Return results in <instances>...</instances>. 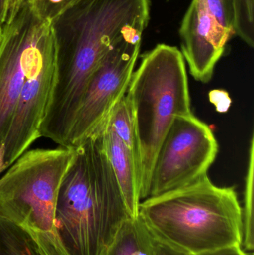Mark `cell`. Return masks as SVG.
<instances>
[{"mask_svg": "<svg viewBox=\"0 0 254 255\" xmlns=\"http://www.w3.org/2000/svg\"><path fill=\"white\" fill-rule=\"evenodd\" d=\"M153 236L155 255H191L182 251L157 237Z\"/></svg>", "mask_w": 254, "mask_h": 255, "instance_id": "cell-19", "label": "cell"}, {"mask_svg": "<svg viewBox=\"0 0 254 255\" xmlns=\"http://www.w3.org/2000/svg\"><path fill=\"white\" fill-rule=\"evenodd\" d=\"M206 8L219 26L228 35H235L234 0H203Z\"/></svg>", "mask_w": 254, "mask_h": 255, "instance_id": "cell-17", "label": "cell"}, {"mask_svg": "<svg viewBox=\"0 0 254 255\" xmlns=\"http://www.w3.org/2000/svg\"><path fill=\"white\" fill-rule=\"evenodd\" d=\"M139 216L154 236L191 255L242 246L243 208L233 187L207 175L140 202Z\"/></svg>", "mask_w": 254, "mask_h": 255, "instance_id": "cell-3", "label": "cell"}, {"mask_svg": "<svg viewBox=\"0 0 254 255\" xmlns=\"http://www.w3.org/2000/svg\"><path fill=\"white\" fill-rule=\"evenodd\" d=\"M134 118L140 199L149 197L157 154L177 117L191 112L186 64L175 46L158 44L143 55L126 93Z\"/></svg>", "mask_w": 254, "mask_h": 255, "instance_id": "cell-4", "label": "cell"}, {"mask_svg": "<svg viewBox=\"0 0 254 255\" xmlns=\"http://www.w3.org/2000/svg\"><path fill=\"white\" fill-rule=\"evenodd\" d=\"M141 31L121 39L103 58L89 79L76 112L67 146L76 147L92 136L126 94L141 46Z\"/></svg>", "mask_w": 254, "mask_h": 255, "instance_id": "cell-8", "label": "cell"}, {"mask_svg": "<svg viewBox=\"0 0 254 255\" xmlns=\"http://www.w3.org/2000/svg\"><path fill=\"white\" fill-rule=\"evenodd\" d=\"M10 2V0H0V27L1 28L7 21Z\"/></svg>", "mask_w": 254, "mask_h": 255, "instance_id": "cell-21", "label": "cell"}, {"mask_svg": "<svg viewBox=\"0 0 254 255\" xmlns=\"http://www.w3.org/2000/svg\"><path fill=\"white\" fill-rule=\"evenodd\" d=\"M50 19L39 14L25 0L16 14L1 28L0 40V151L25 81L37 39Z\"/></svg>", "mask_w": 254, "mask_h": 255, "instance_id": "cell-9", "label": "cell"}, {"mask_svg": "<svg viewBox=\"0 0 254 255\" xmlns=\"http://www.w3.org/2000/svg\"><path fill=\"white\" fill-rule=\"evenodd\" d=\"M104 124L116 136L137 154L135 126L129 101L126 94L117 103Z\"/></svg>", "mask_w": 254, "mask_h": 255, "instance_id": "cell-13", "label": "cell"}, {"mask_svg": "<svg viewBox=\"0 0 254 255\" xmlns=\"http://www.w3.org/2000/svg\"><path fill=\"white\" fill-rule=\"evenodd\" d=\"M1 27H0V40H1Z\"/></svg>", "mask_w": 254, "mask_h": 255, "instance_id": "cell-23", "label": "cell"}, {"mask_svg": "<svg viewBox=\"0 0 254 255\" xmlns=\"http://www.w3.org/2000/svg\"><path fill=\"white\" fill-rule=\"evenodd\" d=\"M0 255H40L30 237L0 217Z\"/></svg>", "mask_w": 254, "mask_h": 255, "instance_id": "cell-14", "label": "cell"}, {"mask_svg": "<svg viewBox=\"0 0 254 255\" xmlns=\"http://www.w3.org/2000/svg\"><path fill=\"white\" fill-rule=\"evenodd\" d=\"M102 255H155L153 236L140 216L123 223Z\"/></svg>", "mask_w": 254, "mask_h": 255, "instance_id": "cell-12", "label": "cell"}, {"mask_svg": "<svg viewBox=\"0 0 254 255\" xmlns=\"http://www.w3.org/2000/svg\"><path fill=\"white\" fill-rule=\"evenodd\" d=\"M218 152L219 144L205 123L192 113L177 117L157 154L148 198L182 188L201 179L207 175Z\"/></svg>", "mask_w": 254, "mask_h": 255, "instance_id": "cell-6", "label": "cell"}, {"mask_svg": "<svg viewBox=\"0 0 254 255\" xmlns=\"http://www.w3.org/2000/svg\"><path fill=\"white\" fill-rule=\"evenodd\" d=\"M130 218L96 130L76 147L60 184L55 210L60 241L68 255H102Z\"/></svg>", "mask_w": 254, "mask_h": 255, "instance_id": "cell-2", "label": "cell"}, {"mask_svg": "<svg viewBox=\"0 0 254 255\" xmlns=\"http://www.w3.org/2000/svg\"><path fill=\"white\" fill-rule=\"evenodd\" d=\"M254 136L251 142L249 167L246 181L244 207L243 208V243L245 250L252 251L254 237Z\"/></svg>", "mask_w": 254, "mask_h": 255, "instance_id": "cell-15", "label": "cell"}, {"mask_svg": "<svg viewBox=\"0 0 254 255\" xmlns=\"http://www.w3.org/2000/svg\"><path fill=\"white\" fill-rule=\"evenodd\" d=\"M235 35L248 46H254V0H234Z\"/></svg>", "mask_w": 254, "mask_h": 255, "instance_id": "cell-16", "label": "cell"}, {"mask_svg": "<svg viewBox=\"0 0 254 255\" xmlns=\"http://www.w3.org/2000/svg\"><path fill=\"white\" fill-rule=\"evenodd\" d=\"M40 16L46 19H55L69 7L80 0H29Z\"/></svg>", "mask_w": 254, "mask_h": 255, "instance_id": "cell-18", "label": "cell"}, {"mask_svg": "<svg viewBox=\"0 0 254 255\" xmlns=\"http://www.w3.org/2000/svg\"><path fill=\"white\" fill-rule=\"evenodd\" d=\"M76 147L25 151L0 178V217L20 228L40 255H68L55 224L58 190Z\"/></svg>", "mask_w": 254, "mask_h": 255, "instance_id": "cell-5", "label": "cell"}, {"mask_svg": "<svg viewBox=\"0 0 254 255\" xmlns=\"http://www.w3.org/2000/svg\"><path fill=\"white\" fill-rule=\"evenodd\" d=\"M56 77V47L52 21L42 30L21 88L2 148V171L40 137Z\"/></svg>", "mask_w": 254, "mask_h": 255, "instance_id": "cell-7", "label": "cell"}, {"mask_svg": "<svg viewBox=\"0 0 254 255\" xmlns=\"http://www.w3.org/2000/svg\"><path fill=\"white\" fill-rule=\"evenodd\" d=\"M181 53L195 80L208 83L231 36L219 26L203 0H192L179 31Z\"/></svg>", "mask_w": 254, "mask_h": 255, "instance_id": "cell-10", "label": "cell"}, {"mask_svg": "<svg viewBox=\"0 0 254 255\" xmlns=\"http://www.w3.org/2000/svg\"><path fill=\"white\" fill-rule=\"evenodd\" d=\"M149 11V0H80L52 19L56 77L41 137L67 146L91 76L118 41L143 32Z\"/></svg>", "mask_w": 254, "mask_h": 255, "instance_id": "cell-1", "label": "cell"}, {"mask_svg": "<svg viewBox=\"0 0 254 255\" xmlns=\"http://www.w3.org/2000/svg\"><path fill=\"white\" fill-rule=\"evenodd\" d=\"M24 1L25 0H10L8 16H7V19H10V18L13 17L16 14V12L20 8Z\"/></svg>", "mask_w": 254, "mask_h": 255, "instance_id": "cell-22", "label": "cell"}, {"mask_svg": "<svg viewBox=\"0 0 254 255\" xmlns=\"http://www.w3.org/2000/svg\"><path fill=\"white\" fill-rule=\"evenodd\" d=\"M96 130L101 133L104 151L113 168L128 211L131 217L137 218L141 202L137 154L104 123Z\"/></svg>", "mask_w": 254, "mask_h": 255, "instance_id": "cell-11", "label": "cell"}, {"mask_svg": "<svg viewBox=\"0 0 254 255\" xmlns=\"http://www.w3.org/2000/svg\"><path fill=\"white\" fill-rule=\"evenodd\" d=\"M241 247L242 246H234V247H228V248L200 255H254L245 253Z\"/></svg>", "mask_w": 254, "mask_h": 255, "instance_id": "cell-20", "label": "cell"}]
</instances>
